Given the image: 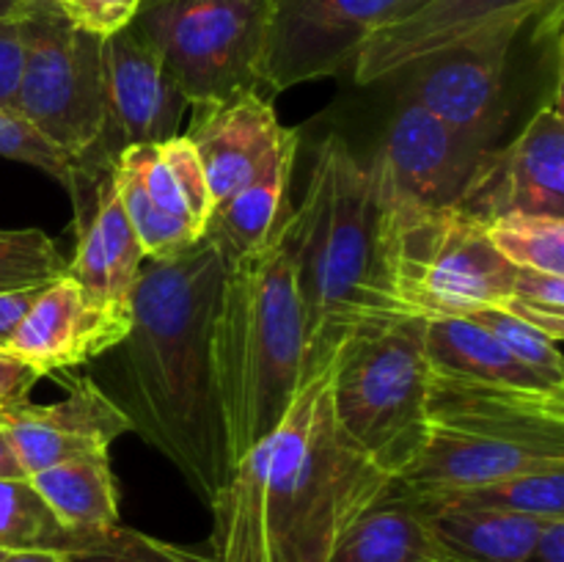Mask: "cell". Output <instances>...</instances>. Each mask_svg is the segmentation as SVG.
Here are the masks:
<instances>
[{
  "label": "cell",
  "instance_id": "4",
  "mask_svg": "<svg viewBox=\"0 0 564 562\" xmlns=\"http://www.w3.org/2000/svg\"><path fill=\"white\" fill-rule=\"evenodd\" d=\"M295 279L306 325L303 380L334 364L347 339L389 320L378 281V193L369 163L341 136L314 154L295 209Z\"/></svg>",
  "mask_w": 564,
  "mask_h": 562
},
{
  "label": "cell",
  "instance_id": "10",
  "mask_svg": "<svg viewBox=\"0 0 564 562\" xmlns=\"http://www.w3.org/2000/svg\"><path fill=\"white\" fill-rule=\"evenodd\" d=\"M496 143L449 127L422 105L402 99L369 163L386 202L413 207H460Z\"/></svg>",
  "mask_w": 564,
  "mask_h": 562
},
{
  "label": "cell",
  "instance_id": "34",
  "mask_svg": "<svg viewBox=\"0 0 564 562\" xmlns=\"http://www.w3.org/2000/svg\"><path fill=\"white\" fill-rule=\"evenodd\" d=\"M138 3L141 0H64V9L77 28L105 39L130 25Z\"/></svg>",
  "mask_w": 564,
  "mask_h": 562
},
{
  "label": "cell",
  "instance_id": "28",
  "mask_svg": "<svg viewBox=\"0 0 564 562\" xmlns=\"http://www.w3.org/2000/svg\"><path fill=\"white\" fill-rule=\"evenodd\" d=\"M58 562H215V556L209 549H187L116 523L108 532L83 538L75 549L58 554Z\"/></svg>",
  "mask_w": 564,
  "mask_h": 562
},
{
  "label": "cell",
  "instance_id": "5",
  "mask_svg": "<svg viewBox=\"0 0 564 562\" xmlns=\"http://www.w3.org/2000/svg\"><path fill=\"white\" fill-rule=\"evenodd\" d=\"M378 193V191H375ZM516 268L460 207L378 196V281L389 317H466L510 295Z\"/></svg>",
  "mask_w": 564,
  "mask_h": 562
},
{
  "label": "cell",
  "instance_id": "30",
  "mask_svg": "<svg viewBox=\"0 0 564 562\" xmlns=\"http://www.w3.org/2000/svg\"><path fill=\"white\" fill-rule=\"evenodd\" d=\"M64 273V253L42 229H0V292L50 284Z\"/></svg>",
  "mask_w": 564,
  "mask_h": 562
},
{
  "label": "cell",
  "instance_id": "15",
  "mask_svg": "<svg viewBox=\"0 0 564 562\" xmlns=\"http://www.w3.org/2000/svg\"><path fill=\"white\" fill-rule=\"evenodd\" d=\"M0 422L28 477L72 457L105 455L119 435L132 433L130 417L91 378L72 380L58 402L3 406Z\"/></svg>",
  "mask_w": 564,
  "mask_h": 562
},
{
  "label": "cell",
  "instance_id": "32",
  "mask_svg": "<svg viewBox=\"0 0 564 562\" xmlns=\"http://www.w3.org/2000/svg\"><path fill=\"white\" fill-rule=\"evenodd\" d=\"M0 158L28 163L33 169L44 171V174L58 180L77 198L80 176H77L75 165L53 143L44 141L28 121H22L14 110H0Z\"/></svg>",
  "mask_w": 564,
  "mask_h": 562
},
{
  "label": "cell",
  "instance_id": "31",
  "mask_svg": "<svg viewBox=\"0 0 564 562\" xmlns=\"http://www.w3.org/2000/svg\"><path fill=\"white\" fill-rule=\"evenodd\" d=\"M466 317L477 320L482 328H488L518 361L534 369L540 378H545L554 386H564V358L560 342L551 339L549 334H543L532 323H527V320H521L518 314L507 312L501 306L477 309V312L466 314Z\"/></svg>",
  "mask_w": 564,
  "mask_h": 562
},
{
  "label": "cell",
  "instance_id": "38",
  "mask_svg": "<svg viewBox=\"0 0 564 562\" xmlns=\"http://www.w3.org/2000/svg\"><path fill=\"white\" fill-rule=\"evenodd\" d=\"M42 287H22V290H3L0 292V347L6 350V342L11 339L20 323L25 320V314L31 312L33 301L39 298Z\"/></svg>",
  "mask_w": 564,
  "mask_h": 562
},
{
  "label": "cell",
  "instance_id": "24",
  "mask_svg": "<svg viewBox=\"0 0 564 562\" xmlns=\"http://www.w3.org/2000/svg\"><path fill=\"white\" fill-rule=\"evenodd\" d=\"M424 347L430 367L482 383L518 389H564L549 383L534 369L518 361L488 328L471 317H438L424 323Z\"/></svg>",
  "mask_w": 564,
  "mask_h": 562
},
{
  "label": "cell",
  "instance_id": "11",
  "mask_svg": "<svg viewBox=\"0 0 564 562\" xmlns=\"http://www.w3.org/2000/svg\"><path fill=\"white\" fill-rule=\"evenodd\" d=\"M405 0H270L262 86L286 91L352 69L358 50Z\"/></svg>",
  "mask_w": 564,
  "mask_h": 562
},
{
  "label": "cell",
  "instance_id": "18",
  "mask_svg": "<svg viewBox=\"0 0 564 562\" xmlns=\"http://www.w3.org/2000/svg\"><path fill=\"white\" fill-rule=\"evenodd\" d=\"M284 132L273 105L259 91L193 108L187 138L202 160L215 207L235 196L268 163Z\"/></svg>",
  "mask_w": 564,
  "mask_h": 562
},
{
  "label": "cell",
  "instance_id": "22",
  "mask_svg": "<svg viewBox=\"0 0 564 562\" xmlns=\"http://www.w3.org/2000/svg\"><path fill=\"white\" fill-rule=\"evenodd\" d=\"M328 562H444V554L416 501L394 485L345 529Z\"/></svg>",
  "mask_w": 564,
  "mask_h": 562
},
{
  "label": "cell",
  "instance_id": "25",
  "mask_svg": "<svg viewBox=\"0 0 564 562\" xmlns=\"http://www.w3.org/2000/svg\"><path fill=\"white\" fill-rule=\"evenodd\" d=\"M408 496L422 501H455V505L521 512V516L534 518H564V468L512 474V477L494 479V483L485 485H471V488L427 490V494Z\"/></svg>",
  "mask_w": 564,
  "mask_h": 562
},
{
  "label": "cell",
  "instance_id": "42",
  "mask_svg": "<svg viewBox=\"0 0 564 562\" xmlns=\"http://www.w3.org/2000/svg\"><path fill=\"white\" fill-rule=\"evenodd\" d=\"M17 9V0H0V17L11 14Z\"/></svg>",
  "mask_w": 564,
  "mask_h": 562
},
{
  "label": "cell",
  "instance_id": "43",
  "mask_svg": "<svg viewBox=\"0 0 564 562\" xmlns=\"http://www.w3.org/2000/svg\"><path fill=\"white\" fill-rule=\"evenodd\" d=\"M0 556H3V551H0Z\"/></svg>",
  "mask_w": 564,
  "mask_h": 562
},
{
  "label": "cell",
  "instance_id": "7",
  "mask_svg": "<svg viewBox=\"0 0 564 562\" xmlns=\"http://www.w3.org/2000/svg\"><path fill=\"white\" fill-rule=\"evenodd\" d=\"M20 88L11 110L53 143L77 176H102V36L75 25L61 0H20Z\"/></svg>",
  "mask_w": 564,
  "mask_h": 562
},
{
  "label": "cell",
  "instance_id": "37",
  "mask_svg": "<svg viewBox=\"0 0 564 562\" xmlns=\"http://www.w3.org/2000/svg\"><path fill=\"white\" fill-rule=\"evenodd\" d=\"M39 378H42V372H36L25 361H20V358L0 347V408L28 400V391L36 386Z\"/></svg>",
  "mask_w": 564,
  "mask_h": 562
},
{
  "label": "cell",
  "instance_id": "21",
  "mask_svg": "<svg viewBox=\"0 0 564 562\" xmlns=\"http://www.w3.org/2000/svg\"><path fill=\"white\" fill-rule=\"evenodd\" d=\"M413 499V496H411ZM446 562H523L549 518L413 499Z\"/></svg>",
  "mask_w": 564,
  "mask_h": 562
},
{
  "label": "cell",
  "instance_id": "9",
  "mask_svg": "<svg viewBox=\"0 0 564 562\" xmlns=\"http://www.w3.org/2000/svg\"><path fill=\"white\" fill-rule=\"evenodd\" d=\"M549 3L540 0L507 11L452 47L397 72L402 99L422 105L455 130L496 143L507 119L512 58Z\"/></svg>",
  "mask_w": 564,
  "mask_h": 562
},
{
  "label": "cell",
  "instance_id": "41",
  "mask_svg": "<svg viewBox=\"0 0 564 562\" xmlns=\"http://www.w3.org/2000/svg\"><path fill=\"white\" fill-rule=\"evenodd\" d=\"M0 562H58V554H47V551H14V554H3Z\"/></svg>",
  "mask_w": 564,
  "mask_h": 562
},
{
  "label": "cell",
  "instance_id": "1",
  "mask_svg": "<svg viewBox=\"0 0 564 562\" xmlns=\"http://www.w3.org/2000/svg\"><path fill=\"white\" fill-rule=\"evenodd\" d=\"M334 364L312 375L209 501L215 562H328L345 529L391 494L397 477L336 422Z\"/></svg>",
  "mask_w": 564,
  "mask_h": 562
},
{
  "label": "cell",
  "instance_id": "23",
  "mask_svg": "<svg viewBox=\"0 0 564 562\" xmlns=\"http://www.w3.org/2000/svg\"><path fill=\"white\" fill-rule=\"evenodd\" d=\"M28 479L50 507L55 521L75 538H91L121 523L119 488L110 472L108 452L55 463Z\"/></svg>",
  "mask_w": 564,
  "mask_h": 562
},
{
  "label": "cell",
  "instance_id": "45",
  "mask_svg": "<svg viewBox=\"0 0 564 562\" xmlns=\"http://www.w3.org/2000/svg\"><path fill=\"white\" fill-rule=\"evenodd\" d=\"M17 3H20V0H17Z\"/></svg>",
  "mask_w": 564,
  "mask_h": 562
},
{
  "label": "cell",
  "instance_id": "13",
  "mask_svg": "<svg viewBox=\"0 0 564 562\" xmlns=\"http://www.w3.org/2000/svg\"><path fill=\"white\" fill-rule=\"evenodd\" d=\"M102 108L99 163L110 169L124 149L180 136L191 105L158 50L127 25L102 39Z\"/></svg>",
  "mask_w": 564,
  "mask_h": 562
},
{
  "label": "cell",
  "instance_id": "17",
  "mask_svg": "<svg viewBox=\"0 0 564 562\" xmlns=\"http://www.w3.org/2000/svg\"><path fill=\"white\" fill-rule=\"evenodd\" d=\"M540 0H405L358 50L352 75L364 86L389 80L405 66L441 53L496 17Z\"/></svg>",
  "mask_w": 564,
  "mask_h": 562
},
{
  "label": "cell",
  "instance_id": "44",
  "mask_svg": "<svg viewBox=\"0 0 564 562\" xmlns=\"http://www.w3.org/2000/svg\"><path fill=\"white\" fill-rule=\"evenodd\" d=\"M61 3H64V0H61Z\"/></svg>",
  "mask_w": 564,
  "mask_h": 562
},
{
  "label": "cell",
  "instance_id": "40",
  "mask_svg": "<svg viewBox=\"0 0 564 562\" xmlns=\"http://www.w3.org/2000/svg\"><path fill=\"white\" fill-rule=\"evenodd\" d=\"M20 477H28V474L22 472L20 461H17L14 455V446H11L9 441V433H6L3 422H0V479H20Z\"/></svg>",
  "mask_w": 564,
  "mask_h": 562
},
{
  "label": "cell",
  "instance_id": "46",
  "mask_svg": "<svg viewBox=\"0 0 564 562\" xmlns=\"http://www.w3.org/2000/svg\"><path fill=\"white\" fill-rule=\"evenodd\" d=\"M444 562H446V560H444Z\"/></svg>",
  "mask_w": 564,
  "mask_h": 562
},
{
  "label": "cell",
  "instance_id": "20",
  "mask_svg": "<svg viewBox=\"0 0 564 562\" xmlns=\"http://www.w3.org/2000/svg\"><path fill=\"white\" fill-rule=\"evenodd\" d=\"M297 143H301L297 130H286L268 163L235 196L213 209L204 235L218 246L226 264L268 246L295 209L290 204V182Z\"/></svg>",
  "mask_w": 564,
  "mask_h": 562
},
{
  "label": "cell",
  "instance_id": "2",
  "mask_svg": "<svg viewBox=\"0 0 564 562\" xmlns=\"http://www.w3.org/2000/svg\"><path fill=\"white\" fill-rule=\"evenodd\" d=\"M226 262L207 235L147 259L132 290L130 334L113 347L119 408L132 433L180 468L209 507L229 474L209 339Z\"/></svg>",
  "mask_w": 564,
  "mask_h": 562
},
{
  "label": "cell",
  "instance_id": "29",
  "mask_svg": "<svg viewBox=\"0 0 564 562\" xmlns=\"http://www.w3.org/2000/svg\"><path fill=\"white\" fill-rule=\"evenodd\" d=\"M113 180L119 187L121 204H124V213L130 218L132 231H135L138 242L143 248V257L147 259H169L174 253L185 251L193 242L202 240V231L193 229L185 220H176L171 215H165L163 209L154 207L149 202V196L143 193V187L138 185L135 176L130 171H124L121 165L113 163Z\"/></svg>",
  "mask_w": 564,
  "mask_h": 562
},
{
  "label": "cell",
  "instance_id": "26",
  "mask_svg": "<svg viewBox=\"0 0 564 562\" xmlns=\"http://www.w3.org/2000/svg\"><path fill=\"white\" fill-rule=\"evenodd\" d=\"M83 538L66 532L31 479H0V551H47L64 554L72 551Z\"/></svg>",
  "mask_w": 564,
  "mask_h": 562
},
{
  "label": "cell",
  "instance_id": "36",
  "mask_svg": "<svg viewBox=\"0 0 564 562\" xmlns=\"http://www.w3.org/2000/svg\"><path fill=\"white\" fill-rule=\"evenodd\" d=\"M22 33L17 9L0 17V110H11L20 88Z\"/></svg>",
  "mask_w": 564,
  "mask_h": 562
},
{
  "label": "cell",
  "instance_id": "19",
  "mask_svg": "<svg viewBox=\"0 0 564 562\" xmlns=\"http://www.w3.org/2000/svg\"><path fill=\"white\" fill-rule=\"evenodd\" d=\"M143 248L132 231L113 180V165L102 171L94 191V209L80 226L75 257L66 273L102 306L132 312V290L141 273Z\"/></svg>",
  "mask_w": 564,
  "mask_h": 562
},
{
  "label": "cell",
  "instance_id": "6",
  "mask_svg": "<svg viewBox=\"0 0 564 562\" xmlns=\"http://www.w3.org/2000/svg\"><path fill=\"white\" fill-rule=\"evenodd\" d=\"M424 323L375 320L341 345L330 375L336 422L378 466L400 477L427 435Z\"/></svg>",
  "mask_w": 564,
  "mask_h": 562
},
{
  "label": "cell",
  "instance_id": "12",
  "mask_svg": "<svg viewBox=\"0 0 564 562\" xmlns=\"http://www.w3.org/2000/svg\"><path fill=\"white\" fill-rule=\"evenodd\" d=\"M460 209L477 220L510 213L564 218V114L562 75L505 149H490L463 196Z\"/></svg>",
  "mask_w": 564,
  "mask_h": 562
},
{
  "label": "cell",
  "instance_id": "3",
  "mask_svg": "<svg viewBox=\"0 0 564 562\" xmlns=\"http://www.w3.org/2000/svg\"><path fill=\"white\" fill-rule=\"evenodd\" d=\"M303 353L292 209L268 246L224 270L209 361L229 468L281 422L303 383Z\"/></svg>",
  "mask_w": 564,
  "mask_h": 562
},
{
  "label": "cell",
  "instance_id": "27",
  "mask_svg": "<svg viewBox=\"0 0 564 562\" xmlns=\"http://www.w3.org/2000/svg\"><path fill=\"white\" fill-rule=\"evenodd\" d=\"M485 235L512 268L564 275V218L510 213L482 220Z\"/></svg>",
  "mask_w": 564,
  "mask_h": 562
},
{
  "label": "cell",
  "instance_id": "35",
  "mask_svg": "<svg viewBox=\"0 0 564 562\" xmlns=\"http://www.w3.org/2000/svg\"><path fill=\"white\" fill-rule=\"evenodd\" d=\"M505 301H518L523 306L543 309V312L564 317V275L516 268L510 295Z\"/></svg>",
  "mask_w": 564,
  "mask_h": 562
},
{
  "label": "cell",
  "instance_id": "14",
  "mask_svg": "<svg viewBox=\"0 0 564 562\" xmlns=\"http://www.w3.org/2000/svg\"><path fill=\"white\" fill-rule=\"evenodd\" d=\"M427 428L564 457V389L482 383L430 367Z\"/></svg>",
  "mask_w": 564,
  "mask_h": 562
},
{
  "label": "cell",
  "instance_id": "8",
  "mask_svg": "<svg viewBox=\"0 0 564 562\" xmlns=\"http://www.w3.org/2000/svg\"><path fill=\"white\" fill-rule=\"evenodd\" d=\"M270 0H141L130 28L147 39L191 108L262 88Z\"/></svg>",
  "mask_w": 564,
  "mask_h": 562
},
{
  "label": "cell",
  "instance_id": "16",
  "mask_svg": "<svg viewBox=\"0 0 564 562\" xmlns=\"http://www.w3.org/2000/svg\"><path fill=\"white\" fill-rule=\"evenodd\" d=\"M132 312H116L94 301L69 273L50 281L20 328L6 342V350L50 375L55 369L80 367L110 353L130 334Z\"/></svg>",
  "mask_w": 564,
  "mask_h": 562
},
{
  "label": "cell",
  "instance_id": "39",
  "mask_svg": "<svg viewBox=\"0 0 564 562\" xmlns=\"http://www.w3.org/2000/svg\"><path fill=\"white\" fill-rule=\"evenodd\" d=\"M523 562H564V518H549Z\"/></svg>",
  "mask_w": 564,
  "mask_h": 562
},
{
  "label": "cell",
  "instance_id": "33",
  "mask_svg": "<svg viewBox=\"0 0 564 562\" xmlns=\"http://www.w3.org/2000/svg\"><path fill=\"white\" fill-rule=\"evenodd\" d=\"M160 154H163L165 169L174 176L176 187H180V196L185 202L187 213H191L193 224L202 231H207L209 218H213V193H209L207 176H204L202 160H198L196 147L191 143L187 136H174L169 141L158 143Z\"/></svg>",
  "mask_w": 564,
  "mask_h": 562
}]
</instances>
